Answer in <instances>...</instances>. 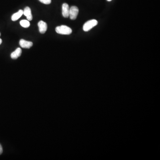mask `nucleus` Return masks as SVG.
<instances>
[{
    "mask_svg": "<svg viewBox=\"0 0 160 160\" xmlns=\"http://www.w3.org/2000/svg\"><path fill=\"white\" fill-rule=\"evenodd\" d=\"M56 31L58 34L62 35H70L72 32V30L66 25H61L56 27Z\"/></svg>",
    "mask_w": 160,
    "mask_h": 160,
    "instance_id": "obj_1",
    "label": "nucleus"
},
{
    "mask_svg": "<svg viewBox=\"0 0 160 160\" xmlns=\"http://www.w3.org/2000/svg\"><path fill=\"white\" fill-rule=\"evenodd\" d=\"M98 24V21L94 20V19L88 21L84 25L83 27L84 31H85V32H88V31H90L91 29L96 26Z\"/></svg>",
    "mask_w": 160,
    "mask_h": 160,
    "instance_id": "obj_2",
    "label": "nucleus"
},
{
    "mask_svg": "<svg viewBox=\"0 0 160 160\" xmlns=\"http://www.w3.org/2000/svg\"><path fill=\"white\" fill-rule=\"evenodd\" d=\"M79 13L78 8L77 6H73L70 8L69 17L71 20H75Z\"/></svg>",
    "mask_w": 160,
    "mask_h": 160,
    "instance_id": "obj_3",
    "label": "nucleus"
},
{
    "mask_svg": "<svg viewBox=\"0 0 160 160\" xmlns=\"http://www.w3.org/2000/svg\"><path fill=\"white\" fill-rule=\"evenodd\" d=\"M62 15L65 18H68L69 17L70 13V7L68 4L64 3L62 6Z\"/></svg>",
    "mask_w": 160,
    "mask_h": 160,
    "instance_id": "obj_4",
    "label": "nucleus"
},
{
    "mask_svg": "<svg viewBox=\"0 0 160 160\" xmlns=\"http://www.w3.org/2000/svg\"><path fill=\"white\" fill-rule=\"evenodd\" d=\"M38 26L39 28V32L43 34L46 33L47 29V25L46 22L43 21H41L38 23Z\"/></svg>",
    "mask_w": 160,
    "mask_h": 160,
    "instance_id": "obj_5",
    "label": "nucleus"
},
{
    "mask_svg": "<svg viewBox=\"0 0 160 160\" xmlns=\"http://www.w3.org/2000/svg\"><path fill=\"white\" fill-rule=\"evenodd\" d=\"M19 44L22 48H26V49H29L30 47H32L33 45L32 42L27 41L24 39L20 40Z\"/></svg>",
    "mask_w": 160,
    "mask_h": 160,
    "instance_id": "obj_6",
    "label": "nucleus"
},
{
    "mask_svg": "<svg viewBox=\"0 0 160 160\" xmlns=\"http://www.w3.org/2000/svg\"><path fill=\"white\" fill-rule=\"evenodd\" d=\"M23 14L27 17V20L29 21H31L33 19L31 10L30 8L29 7H26L23 11Z\"/></svg>",
    "mask_w": 160,
    "mask_h": 160,
    "instance_id": "obj_7",
    "label": "nucleus"
},
{
    "mask_svg": "<svg viewBox=\"0 0 160 160\" xmlns=\"http://www.w3.org/2000/svg\"><path fill=\"white\" fill-rule=\"evenodd\" d=\"M21 53H22L21 49L20 48H17L14 52L11 54V58L13 59H16L21 56Z\"/></svg>",
    "mask_w": 160,
    "mask_h": 160,
    "instance_id": "obj_8",
    "label": "nucleus"
},
{
    "mask_svg": "<svg viewBox=\"0 0 160 160\" xmlns=\"http://www.w3.org/2000/svg\"><path fill=\"white\" fill-rule=\"evenodd\" d=\"M23 14V11L21 9L19 10L17 13H14L13 15H12L11 17V19L13 21H16L18 20V19L22 16Z\"/></svg>",
    "mask_w": 160,
    "mask_h": 160,
    "instance_id": "obj_9",
    "label": "nucleus"
},
{
    "mask_svg": "<svg viewBox=\"0 0 160 160\" xmlns=\"http://www.w3.org/2000/svg\"><path fill=\"white\" fill-rule=\"evenodd\" d=\"M20 25L24 28H27L30 26V22L28 20H23L20 21Z\"/></svg>",
    "mask_w": 160,
    "mask_h": 160,
    "instance_id": "obj_10",
    "label": "nucleus"
},
{
    "mask_svg": "<svg viewBox=\"0 0 160 160\" xmlns=\"http://www.w3.org/2000/svg\"><path fill=\"white\" fill-rule=\"evenodd\" d=\"M40 2L46 5H49L51 3V0H39Z\"/></svg>",
    "mask_w": 160,
    "mask_h": 160,
    "instance_id": "obj_11",
    "label": "nucleus"
},
{
    "mask_svg": "<svg viewBox=\"0 0 160 160\" xmlns=\"http://www.w3.org/2000/svg\"><path fill=\"white\" fill-rule=\"evenodd\" d=\"M3 152V149H2V146L0 145V155Z\"/></svg>",
    "mask_w": 160,
    "mask_h": 160,
    "instance_id": "obj_12",
    "label": "nucleus"
},
{
    "mask_svg": "<svg viewBox=\"0 0 160 160\" xmlns=\"http://www.w3.org/2000/svg\"><path fill=\"white\" fill-rule=\"evenodd\" d=\"M2 39H1V38H0V45H1V43H2Z\"/></svg>",
    "mask_w": 160,
    "mask_h": 160,
    "instance_id": "obj_13",
    "label": "nucleus"
},
{
    "mask_svg": "<svg viewBox=\"0 0 160 160\" xmlns=\"http://www.w3.org/2000/svg\"><path fill=\"white\" fill-rule=\"evenodd\" d=\"M108 1H111L112 0H107Z\"/></svg>",
    "mask_w": 160,
    "mask_h": 160,
    "instance_id": "obj_14",
    "label": "nucleus"
},
{
    "mask_svg": "<svg viewBox=\"0 0 160 160\" xmlns=\"http://www.w3.org/2000/svg\"><path fill=\"white\" fill-rule=\"evenodd\" d=\"M1 33H0V36H1Z\"/></svg>",
    "mask_w": 160,
    "mask_h": 160,
    "instance_id": "obj_15",
    "label": "nucleus"
}]
</instances>
